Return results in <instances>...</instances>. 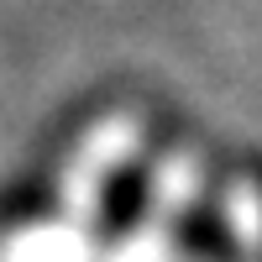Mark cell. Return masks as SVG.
<instances>
[{
    "label": "cell",
    "mask_w": 262,
    "mask_h": 262,
    "mask_svg": "<svg viewBox=\"0 0 262 262\" xmlns=\"http://www.w3.org/2000/svg\"><path fill=\"white\" fill-rule=\"evenodd\" d=\"M173 242H179L184 252L205 257V262H242V242H236V231L215 215L210 205H189L179 221H173Z\"/></svg>",
    "instance_id": "obj_2"
},
{
    "label": "cell",
    "mask_w": 262,
    "mask_h": 262,
    "mask_svg": "<svg viewBox=\"0 0 262 262\" xmlns=\"http://www.w3.org/2000/svg\"><path fill=\"white\" fill-rule=\"evenodd\" d=\"M152 194H158L152 163L131 158V163L111 168V179H105V189H100V205H95V236L105 247L137 236L142 221H147V210H152Z\"/></svg>",
    "instance_id": "obj_1"
}]
</instances>
